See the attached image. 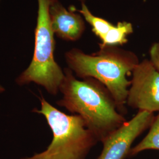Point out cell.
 I'll use <instances>...</instances> for the list:
<instances>
[{"mask_svg": "<svg viewBox=\"0 0 159 159\" xmlns=\"http://www.w3.org/2000/svg\"><path fill=\"white\" fill-rule=\"evenodd\" d=\"M150 61L159 71V42L153 44L150 49Z\"/></svg>", "mask_w": 159, "mask_h": 159, "instance_id": "cell-11", "label": "cell"}, {"mask_svg": "<svg viewBox=\"0 0 159 159\" xmlns=\"http://www.w3.org/2000/svg\"><path fill=\"white\" fill-rule=\"evenodd\" d=\"M40 109L33 111L43 115L52 133V139L45 150L31 156L17 159H85L99 142L85 126L81 117L68 115L48 102L41 93Z\"/></svg>", "mask_w": 159, "mask_h": 159, "instance_id": "cell-3", "label": "cell"}, {"mask_svg": "<svg viewBox=\"0 0 159 159\" xmlns=\"http://www.w3.org/2000/svg\"><path fill=\"white\" fill-rule=\"evenodd\" d=\"M80 1H81L82 2H84V1L85 0H80Z\"/></svg>", "mask_w": 159, "mask_h": 159, "instance_id": "cell-12", "label": "cell"}, {"mask_svg": "<svg viewBox=\"0 0 159 159\" xmlns=\"http://www.w3.org/2000/svg\"><path fill=\"white\" fill-rule=\"evenodd\" d=\"M100 46V50L91 54L78 48L65 54L66 63L80 79L91 77L105 85L117 104L120 113L127 112L126 100L131 81L127 77L139 63V58L132 51L117 46Z\"/></svg>", "mask_w": 159, "mask_h": 159, "instance_id": "cell-2", "label": "cell"}, {"mask_svg": "<svg viewBox=\"0 0 159 159\" xmlns=\"http://www.w3.org/2000/svg\"><path fill=\"white\" fill-rule=\"evenodd\" d=\"M126 105L139 111H159V71L144 60L132 71Z\"/></svg>", "mask_w": 159, "mask_h": 159, "instance_id": "cell-5", "label": "cell"}, {"mask_svg": "<svg viewBox=\"0 0 159 159\" xmlns=\"http://www.w3.org/2000/svg\"><path fill=\"white\" fill-rule=\"evenodd\" d=\"M78 11L81 13L84 18L85 21L91 25L93 33L101 40L113 26L111 23L108 22L107 20L94 16L84 2H82L81 9L78 10Z\"/></svg>", "mask_w": 159, "mask_h": 159, "instance_id": "cell-10", "label": "cell"}, {"mask_svg": "<svg viewBox=\"0 0 159 159\" xmlns=\"http://www.w3.org/2000/svg\"><path fill=\"white\" fill-rule=\"evenodd\" d=\"M148 134L136 146L131 148L129 157H133L146 150H159V113L154 117Z\"/></svg>", "mask_w": 159, "mask_h": 159, "instance_id": "cell-9", "label": "cell"}, {"mask_svg": "<svg viewBox=\"0 0 159 159\" xmlns=\"http://www.w3.org/2000/svg\"><path fill=\"white\" fill-rule=\"evenodd\" d=\"M56 0H37L38 16L35 30L33 59L28 68L16 80L17 84L34 83L43 87L52 96L60 92L64 78V70L54 59L55 40L50 18V8Z\"/></svg>", "mask_w": 159, "mask_h": 159, "instance_id": "cell-4", "label": "cell"}, {"mask_svg": "<svg viewBox=\"0 0 159 159\" xmlns=\"http://www.w3.org/2000/svg\"><path fill=\"white\" fill-rule=\"evenodd\" d=\"M50 18L54 33L63 40L77 41L85 30V23L81 16L68 11L58 0L50 6Z\"/></svg>", "mask_w": 159, "mask_h": 159, "instance_id": "cell-7", "label": "cell"}, {"mask_svg": "<svg viewBox=\"0 0 159 159\" xmlns=\"http://www.w3.org/2000/svg\"><path fill=\"white\" fill-rule=\"evenodd\" d=\"M132 24L128 22H119L113 25L102 40V46H117L123 45L127 43L129 35L133 33Z\"/></svg>", "mask_w": 159, "mask_h": 159, "instance_id": "cell-8", "label": "cell"}, {"mask_svg": "<svg viewBox=\"0 0 159 159\" xmlns=\"http://www.w3.org/2000/svg\"><path fill=\"white\" fill-rule=\"evenodd\" d=\"M153 113L139 111L130 120L110 134L102 143V153L97 159H125L131 146L138 137L150 127L154 119Z\"/></svg>", "mask_w": 159, "mask_h": 159, "instance_id": "cell-6", "label": "cell"}, {"mask_svg": "<svg viewBox=\"0 0 159 159\" xmlns=\"http://www.w3.org/2000/svg\"><path fill=\"white\" fill-rule=\"evenodd\" d=\"M64 78L60 92L63 97L57 105L80 116L86 127L102 143L125 121L113 97L97 80L87 77L77 79L70 68L64 70Z\"/></svg>", "mask_w": 159, "mask_h": 159, "instance_id": "cell-1", "label": "cell"}]
</instances>
